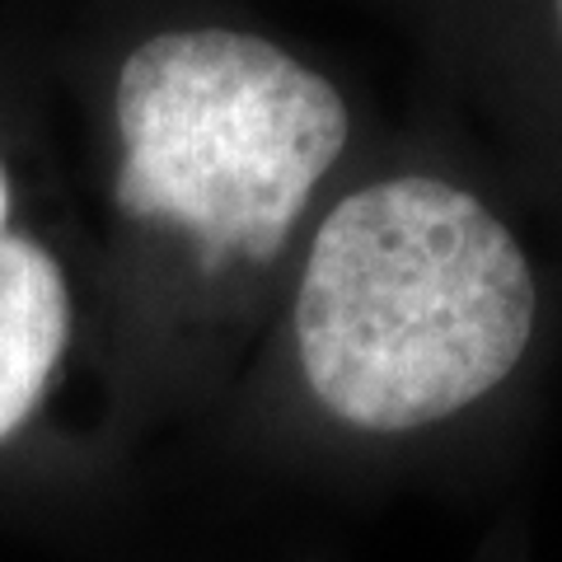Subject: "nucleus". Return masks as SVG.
I'll list each match as a JSON object with an SVG mask.
<instances>
[{"instance_id": "obj_1", "label": "nucleus", "mask_w": 562, "mask_h": 562, "mask_svg": "<svg viewBox=\"0 0 562 562\" xmlns=\"http://www.w3.org/2000/svg\"><path fill=\"white\" fill-rule=\"evenodd\" d=\"M535 333L516 235L441 179H384L324 216L295 295L314 398L361 431H413L479 403Z\"/></svg>"}, {"instance_id": "obj_2", "label": "nucleus", "mask_w": 562, "mask_h": 562, "mask_svg": "<svg viewBox=\"0 0 562 562\" xmlns=\"http://www.w3.org/2000/svg\"><path fill=\"white\" fill-rule=\"evenodd\" d=\"M117 202L198 235L206 262L272 258L347 146V103L291 52L235 29H173L117 76Z\"/></svg>"}, {"instance_id": "obj_3", "label": "nucleus", "mask_w": 562, "mask_h": 562, "mask_svg": "<svg viewBox=\"0 0 562 562\" xmlns=\"http://www.w3.org/2000/svg\"><path fill=\"white\" fill-rule=\"evenodd\" d=\"M70 338V291L38 239L10 231V179L0 165V441L33 417Z\"/></svg>"}, {"instance_id": "obj_4", "label": "nucleus", "mask_w": 562, "mask_h": 562, "mask_svg": "<svg viewBox=\"0 0 562 562\" xmlns=\"http://www.w3.org/2000/svg\"><path fill=\"white\" fill-rule=\"evenodd\" d=\"M558 14H562V0H558Z\"/></svg>"}]
</instances>
